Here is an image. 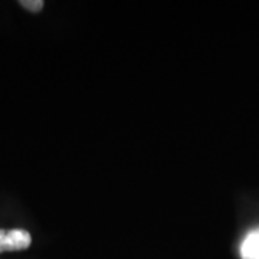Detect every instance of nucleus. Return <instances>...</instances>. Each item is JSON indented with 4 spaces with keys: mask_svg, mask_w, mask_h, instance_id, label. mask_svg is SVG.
<instances>
[{
    "mask_svg": "<svg viewBox=\"0 0 259 259\" xmlns=\"http://www.w3.org/2000/svg\"><path fill=\"white\" fill-rule=\"evenodd\" d=\"M32 243L30 233L23 229H0V253L28 249Z\"/></svg>",
    "mask_w": 259,
    "mask_h": 259,
    "instance_id": "obj_1",
    "label": "nucleus"
},
{
    "mask_svg": "<svg viewBox=\"0 0 259 259\" xmlns=\"http://www.w3.org/2000/svg\"><path fill=\"white\" fill-rule=\"evenodd\" d=\"M239 253L242 259H259V226L250 229L243 236Z\"/></svg>",
    "mask_w": 259,
    "mask_h": 259,
    "instance_id": "obj_2",
    "label": "nucleus"
},
{
    "mask_svg": "<svg viewBox=\"0 0 259 259\" xmlns=\"http://www.w3.org/2000/svg\"><path fill=\"white\" fill-rule=\"evenodd\" d=\"M20 6H23L25 9L30 10V12H39L44 8V2L42 0H22Z\"/></svg>",
    "mask_w": 259,
    "mask_h": 259,
    "instance_id": "obj_3",
    "label": "nucleus"
}]
</instances>
